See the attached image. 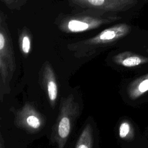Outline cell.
Listing matches in <instances>:
<instances>
[{
    "instance_id": "3957f363",
    "label": "cell",
    "mask_w": 148,
    "mask_h": 148,
    "mask_svg": "<svg viewBox=\"0 0 148 148\" xmlns=\"http://www.w3.org/2000/svg\"><path fill=\"white\" fill-rule=\"evenodd\" d=\"M6 14L0 12V100L10 91L9 83L16 69L13 44Z\"/></svg>"
},
{
    "instance_id": "30bf717a",
    "label": "cell",
    "mask_w": 148,
    "mask_h": 148,
    "mask_svg": "<svg viewBox=\"0 0 148 148\" xmlns=\"http://www.w3.org/2000/svg\"><path fill=\"white\" fill-rule=\"evenodd\" d=\"M33 35L30 29L25 26L19 29L18 31V43L21 54L28 56L32 50Z\"/></svg>"
},
{
    "instance_id": "6da1fadb",
    "label": "cell",
    "mask_w": 148,
    "mask_h": 148,
    "mask_svg": "<svg viewBox=\"0 0 148 148\" xmlns=\"http://www.w3.org/2000/svg\"><path fill=\"white\" fill-rule=\"evenodd\" d=\"M121 17L116 14L91 10H73L68 13H60L54 24L65 34L85 32L114 23Z\"/></svg>"
},
{
    "instance_id": "52a82bcc",
    "label": "cell",
    "mask_w": 148,
    "mask_h": 148,
    "mask_svg": "<svg viewBox=\"0 0 148 148\" xmlns=\"http://www.w3.org/2000/svg\"><path fill=\"white\" fill-rule=\"evenodd\" d=\"M40 74L42 86L46 91L50 106L54 108L58 97V84L54 71L48 61L43 64Z\"/></svg>"
},
{
    "instance_id": "4fadbf2b",
    "label": "cell",
    "mask_w": 148,
    "mask_h": 148,
    "mask_svg": "<svg viewBox=\"0 0 148 148\" xmlns=\"http://www.w3.org/2000/svg\"><path fill=\"white\" fill-rule=\"evenodd\" d=\"M10 10H19L25 5L27 0H1Z\"/></svg>"
},
{
    "instance_id": "5bb4252c",
    "label": "cell",
    "mask_w": 148,
    "mask_h": 148,
    "mask_svg": "<svg viewBox=\"0 0 148 148\" xmlns=\"http://www.w3.org/2000/svg\"><path fill=\"white\" fill-rule=\"evenodd\" d=\"M0 148H5V142L1 133L0 135Z\"/></svg>"
},
{
    "instance_id": "8fae6325",
    "label": "cell",
    "mask_w": 148,
    "mask_h": 148,
    "mask_svg": "<svg viewBox=\"0 0 148 148\" xmlns=\"http://www.w3.org/2000/svg\"><path fill=\"white\" fill-rule=\"evenodd\" d=\"M93 135L90 124H87L82 131L76 144L75 148H92Z\"/></svg>"
},
{
    "instance_id": "5b68a950",
    "label": "cell",
    "mask_w": 148,
    "mask_h": 148,
    "mask_svg": "<svg viewBox=\"0 0 148 148\" xmlns=\"http://www.w3.org/2000/svg\"><path fill=\"white\" fill-rule=\"evenodd\" d=\"M73 10H91L106 13L125 11L134 6L137 0H68Z\"/></svg>"
},
{
    "instance_id": "ba28073f",
    "label": "cell",
    "mask_w": 148,
    "mask_h": 148,
    "mask_svg": "<svg viewBox=\"0 0 148 148\" xmlns=\"http://www.w3.org/2000/svg\"><path fill=\"white\" fill-rule=\"evenodd\" d=\"M113 61L124 67H134L148 62V57H145L131 51H124L115 55Z\"/></svg>"
},
{
    "instance_id": "7a4b0ae2",
    "label": "cell",
    "mask_w": 148,
    "mask_h": 148,
    "mask_svg": "<svg viewBox=\"0 0 148 148\" xmlns=\"http://www.w3.org/2000/svg\"><path fill=\"white\" fill-rule=\"evenodd\" d=\"M131 27L127 24L120 23L104 29L95 36L69 43L68 49L77 57H87L97 54L123 38L131 31Z\"/></svg>"
},
{
    "instance_id": "8992f818",
    "label": "cell",
    "mask_w": 148,
    "mask_h": 148,
    "mask_svg": "<svg viewBox=\"0 0 148 148\" xmlns=\"http://www.w3.org/2000/svg\"><path fill=\"white\" fill-rule=\"evenodd\" d=\"M14 123L19 128L27 132H39L45 124L43 116L30 103H26L15 115Z\"/></svg>"
},
{
    "instance_id": "277c9868",
    "label": "cell",
    "mask_w": 148,
    "mask_h": 148,
    "mask_svg": "<svg viewBox=\"0 0 148 148\" xmlns=\"http://www.w3.org/2000/svg\"><path fill=\"white\" fill-rule=\"evenodd\" d=\"M79 112V103L72 94L62 98L57 119L53 129V137L58 148H63L65 145Z\"/></svg>"
},
{
    "instance_id": "9c48e42d",
    "label": "cell",
    "mask_w": 148,
    "mask_h": 148,
    "mask_svg": "<svg viewBox=\"0 0 148 148\" xmlns=\"http://www.w3.org/2000/svg\"><path fill=\"white\" fill-rule=\"evenodd\" d=\"M148 91V73L133 80L127 88L128 97L136 99Z\"/></svg>"
},
{
    "instance_id": "7c38bea8",
    "label": "cell",
    "mask_w": 148,
    "mask_h": 148,
    "mask_svg": "<svg viewBox=\"0 0 148 148\" xmlns=\"http://www.w3.org/2000/svg\"><path fill=\"white\" fill-rule=\"evenodd\" d=\"M119 135L121 139L125 140H130L134 138V128L128 121L124 120L120 123L119 127Z\"/></svg>"
}]
</instances>
